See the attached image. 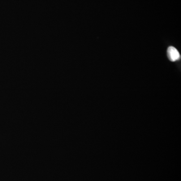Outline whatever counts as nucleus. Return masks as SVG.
Segmentation results:
<instances>
[{"label": "nucleus", "mask_w": 181, "mask_h": 181, "mask_svg": "<svg viewBox=\"0 0 181 181\" xmlns=\"http://www.w3.org/2000/svg\"><path fill=\"white\" fill-rule=\"evenodd\" d=\"M167 55L169 60L176 61L181 58L180 53L177 49L173 46H169L167 50Z\"/></svg>", "instance_id": "nucleus-1"}]
</instances>
